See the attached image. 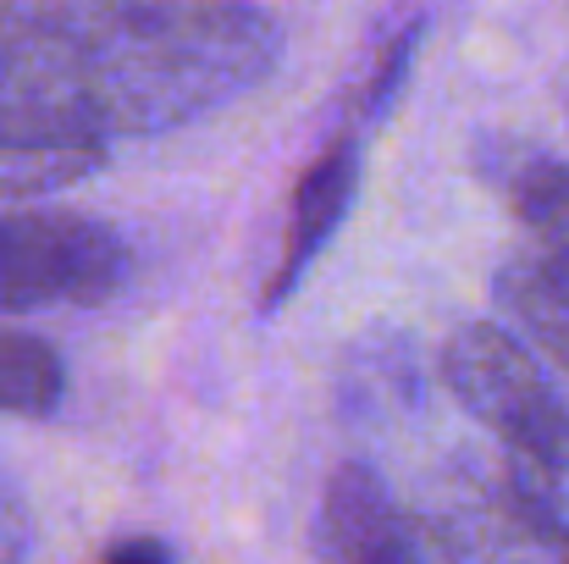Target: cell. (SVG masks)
Segmentation results:
<instances>
[{"label": "cell", "mask_w": 569, "mask_h": 564, "mask_svg": "<svg viewBox=\"0 0 569 564\" xmlns=\"http://www.w3.org/2000/svg\"><path fill=\"white\" fill-rule=\"evenodd\" d=\"M282 28L260 0H0V128L139 139L271 78Z\"/></svg>", "instance_id": "1"}, {"label": "cell", "mask_w": 569, "mask_h": 564, "mask_svg": "<svg viewBox=\"0 0 569 564\" xmlns=\"http://www.w3.org/2000/svg\"><path fill=\"white\" fill-rule=\"evenodd\" d=\"M426 532L448 564H569V521L515 454L442 465Z\"/></svg>", "instance_id": "2"}, {"label": "cell", "mask_w": 569, "mask_h": 564, "mask_svg": "<svg viewBox=\"0 0 569 564\" xmlns=\"http://www.w3.org/2000/svg\"><path fill=\"white\" fill-rule=\"evenodd\" d=\"M487 178L526 232L492 271V294L503 316L569 372V167L531 145H509L487 161Z\"/></svg>", "instance_id": "3"}, {"label": "cell", "mask_w": 569, "mask_h": 564, "mask_svg": "<svg viewBox=\"0 0 569 564\" xmlns=\"http://www.w3.org/2000/svg\"><path fill=\"white\" fill-rule=\"evenodd\" d=\"M133 271L122 232L61 210L0 216V316L106 305Z\"/></svg>", "instance_id": "4"}, {"label": "cell", "mask_w": 569, "mask_h": 564, "mask_svg": "<svg viewBox=\"0 0 569 564\" xmlns=\"http://www.w3.org/2000/svg\"><path fill=\"white\" fill-rule=\"evenodd\" d=\"M442 382L520 465H542L569 443V404L531 349L492 321H470L442 344Z\"/></svg>", "instance_id": "5"}, {"label": "cell", "mask_w": 569, "mask_h": 564, "mask_svg": "<svg viewBox=\"0 0 569 564\" xmlns=\"http://www.w3.org/2000/svg\"><path fill=\"white\" fill-rule=\"evenodd\" d=\"M355 188H360V145H355V139H332V145L305 167V178H299L293 199H288L277 266H271L266 294H260L266 310H277V305L299 288V277L316 266V255L332 244V232L343 227V216H349V205H355Z\"/></svg>", "instance_id": "6"}, {"label": "cell", "mask_w": 569, "mask_h": 564, "mask_svg": "<svg viewBox=\"0 0 569 564\" xmlns=\"http://www.w3.org/2000/svg\"><path fill=\"white\" fill-rule=\"evenodd\" d=\"M106 161H111V145H100V139L0 128V205H22V199L61 194V188L94 178Z\"/></svg>", "instance_id": "7"}, {"label": "cell", "mask_w": 569, "mask_h": 564, "mask_svg": "<svg viewBox=\"0 0 569 564\" xmlns=\"http://www.w3.org/2000/svg\"><path fill=\"white\" fill-rule=\"evenodd\" d=\"M327 532L338 543V564H420L403 526L392 521L381 487L366 471H338L332 504H327Z\"/></svg>", "instance_id": "8"}, {"label": "cell", "mask_w": 569, "mask_h": 564, "mask_svg": "<svg viewBox=\"0 0 569 564\" xmlns=\"http://www.w3.org/2000/svg\"><path fill=\"white\" fill-rule=\"evenodd\" d=\"M67 366L28 333H0V415H50L61 404Z\"/></svg>", "instance_id": "9"}, {"label": "cell", "mask_w": 569, "mask_h": 564, "mask_svg": "<svg viewBox=\"0 0 569 564\" xmlns=\"http://www.w3.org/2000/svg\"><path fill=\"white\" fill-rule=\"evenodd\" d=\"M28 554V515L11 493H0V564H22Z\"/></svg>", "instance_id": "10"}, {"label": "cell", "mask_w": 569, "mask_h": 564, "mask_svg": "<svg viewBox=\"0 0 569 564\" xmlns=\"http://www.w3.org/2000/svg\"><path fill=\"white\" fill-rule=\"evenodd\" d=\"M531 476L542 482V493L559 504V515L569 521V443L553 454V459H542V465H531Z\"/></svg>", "instance_id": "11"}, {"label": "cell", "mask_w": 569, "mask_h": 564, "mask_svg": "<svg viewBox=\"0 0 569 564\" xmlns=\"http://www.w3.org/2000/svg\"><path fill=\"white\" fill-rule=\"evenodd\" d=\"M106 564H172V554L156 537H133V543H117Z\"/></svg>", "instance_id": "12"}]
</instances>
